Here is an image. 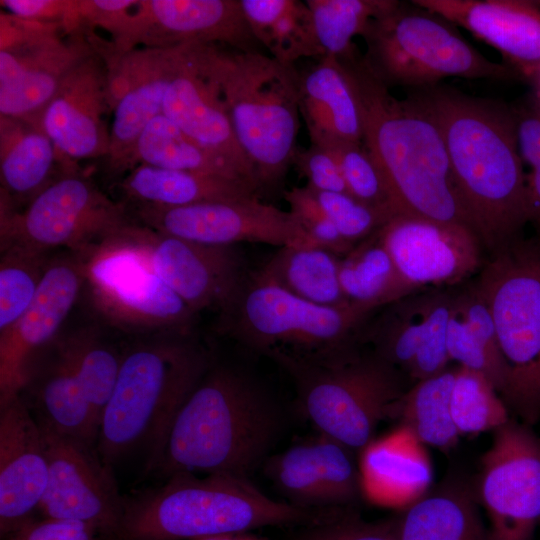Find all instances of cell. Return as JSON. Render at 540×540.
Wrapping results in <instances>:
<instances>
[{
    "instance_id": "obj_1",
    "label": "cell",
    "mask_w": 540,
    "mask_h": 540,
    "mask_svg": "<svg viewBox=\"0 0 540 540\" xmlns=\"http://www.w3.org/2000/svg\"><path fill=\"white\" fill-rule=\"evenodd\" d=\"M410 95L441 129L460 200L482 246L493 254L522 238L528 196L511 105L439 85Z\"/></svg>"
},
{
    "instance_id": "obj_2",
    "label": "cell",
    "mask_w": 540,
    "mask_h": 540,
    "mask_svg": "<svg viewBox=\"0 0 540 540\" xmlns=\"http://www.w3.org/2000/svg\"><path fill=\"white\" fill-rule=\"evenodd\" d=\"M283 407L245 369L211 362L178 411L150 471L248 478L285 430Z\"/></svg>"
},
{
    "instance_id": "obj_3",
    "label": "cell",
    "mask_w": 540,
    "mask_h": 540,
    "mask_svg": "<svg viewBox=\"0 0 540 540\" xmlns=\"http://www.w3.org/2000/svg\"><path fill=\"white\" fill-rule=\"evenodd\" d=\"M339 61L359 104L362 143L385 179L396 214L472 229L433 115L412 95L396 98L371 73L363 54Z\"/></svg>"
},
{
    "instance_id": "obj_4",
    "label": "cell",
    "mask_w": 540,
    "mask_h": 540,
    "mask_svg": "<svg viewBox=\"0 0 540 540\" xmlns=\"http://www.w3.org/2000/svg\"><path fill=\"white\" fill-rule=\"evenodd\" d=\"M166 479L124 496L120 521L104 540H196L269 526H306L335 511L276 501L248 478L231 474L180 472Z\"/></svg>"
},
{
    "instance_id": "obj_5",
    "label": "cell",
    "mask_w": 540,
    "mask_h": 540,
    "mask_svg": "<svg viewBox=\"0 0 540 540\" xmlns=\"http://www.w3.org/2000/svg\"><path fill=\"white\" fill-rule=\"evenodd\" d=\"M213 361L191 334H158L123 352L119 375L102 413L96 447L114 463L146 453L150 471L184 402Z\"/></svg>"
},
{
    "instance_id": "obj_6",
    "label": "cell",
    "mask_w": 540,
    "mask_h": 540,
    "mask_svg": "<svg viewBox=\"0 0 540 540\" xmlns=\"http://www.w3.org/2000/svg\"><path fill=\"white\" fill-rule=\"evenodd\" d=\"M189 47L200 70L219 88L259 194L275 188L297 149L299 71L261 51L205 43Z\"/></svg>"
},
{
    "instance_id": "obj_7",
    "label": "cell",
    "mask_w": 540,
    "mask_h": 540,
    "mask_svg": "<svg viewBox=\"0 0 540 540\" xmlns=\"http://www.w3.org/2000/svg\"><path fill=\"white\" fill-rule=\"evenodd\" d=\"M376 311L301 299L257 271H248L220 312V330L246 349L283 366L326 363L354 352Z\"/></svg>"
},
{
    "instance_id": "obj_8",
    "label": "cell",
    "mask_w": 540,
    "mask_h": 540,
    "mask_svg": "<svg viewBox=\"0 0 540 540\" xmlns=\"http://www.w3.org/2000/svg\"><path fill=\"white\" fill-rule=\"evenodd\" d=\"M362 38L366 43L365 64L388 88L419 90L450 77H521L511 66L484 57L454 23L413 1H399L392 10L373 19Z\"/></svg>"
},
{
    "instance_id": "obj_9",
    "label": "cell",
    "mask_w": 540,
    "mask_h": 540,
    "mask_svg": "<svg viewBox=\"0 0 540 540\" xmlns=\"http://www.w3.org/2000/svg\"><path fill=\"white\" fill-rule=\"evenodd\" d=\"M496 330L505 370L501 395L522 419L540 416V239L490 254L474 283Z\"/></svg>"
},
{
    "instance_id": "obj_10",
    "label": "cell",
    "mask_w": 540,
    "mask_h": 540,
    "mask_svg": "<svg viewBox=\"0 0 540 540\" xmlns=\"http://www.w3.org/2000/svg\"><path fill=\"white\" fill-rule=\"evenodd\" d=\"M364 346L326 363L281 366L293 380L299 407L318 432L355 452L373 441L378 424L394 416L405 393L401 373Z\"/></svg>"
},
{
    "instance_id": "obj_11",
    "label": "cell",
    "mask_w": 540,
    "mask_h": 540,
    "mask_svg": "<svg viewBox=\"0 0 540 540\" xmlns=\"http://www.w3.org/2000/svg\"><path fill=\"white\" fill-rule=\"evenodd\" d=\"M134 224L80 254L93 306L124 331L191 334L196 313L156 274Z\"/></svg>"
},
{
    "instance_id": "obj_12",
    "label": "cell",
    "mask_w": 540,
    "mask_h": 540,
    "mask_svg": "<svg viewBox=\"0 0 540 540\" xmlns=\"http://www.w3.org/2000/svg\"><path fill=\"white\" fill-rule=\"evenodd\" d=\"M0 219L1 248L19 243L45 252L66 248L81 255L132 222L123 204L71 169L47 185L21 212L1 202Z\"/></svg>"
},
{
    "instance_id": "obj_13",
    "label": "cell",
    "mask_w": 540,
    "mask_h": 540,
    "mask_svg": "<svg viewBox=\"0 0 540 540\" xmlns=\"http://www.w3.org/2000/svg\"><path fill=\"white\" fill-rule=\"evenodd\" d=\"M96 51L85 31L0 14V115L39 122L66 75Z\"/></svg>"
},
{
    "instance_id": "obj_14",
    "label": "cell",
    "mask_w": 540,
    "mask_h": 540,
    "mask_svg": "<svg viewBox=\"0 0 540 540\" xmlns=\"http://www.w3.org/2000/svg\"><path fill=\"white\" fill-rule=\"evenodd\" d=\"M110 52L122 53L142 44L172 48L185 44H220L242 51H260L240 0H143L110 28Z\"/></svg>"
},
{
    "instance_id": "obj_15",
    "label": "cell",
    "mask_w": 540,
    "mask_h": 540,
    "mask_svg": "<svg viewBox=\"0 0 540 540\" xmlns=\"http://www.w3.org/2000/svg\"><path fill=\"white\" fill-rule=\"evenodd\" d=\"M37 419V418H36ZM48 463V481L38 510L43 517L78 521L101 540L116 529L123 510L112 467L96 445L60 434L37 419Z\"/></svg>"
},
{
    "instance_id": "obj_16",
    "label": "cell",
    "mask_w": 540,
    "mask_h": 540,
    "mask_svg": "<svg viewBox=\"0 0 540 540\" xmlns=\"http://www.w3.org/2000/svg\"><path fill=\"white\" fill-rule=\"evenodd\" d=\"M481 467L490 540H534L540 525V439L510 419L494 431Z\"/></svg>"
},
{
    "instance_id": "obj_17",
    "label": "cell",
    "mask_w": 540,
    "mask_h": 540,
    "mask_svg": "<svg viewBox=\"0 0 540 540\" xmlns=\"http://www.w3.org/2000/svg\"><path fill=\"white\" fill-rule=\"evenodd\" d=\"M135 212L140 223L154 231L202 244L305 246L295 216L261 202L258 196L182 207L137 204Z\"/></svg>"
},
{
    "instance_id": "obj_18",
    "label": "cell",
    "mask_w": 540,
    "mask_h": 540,
    "mask_svg": "<svg viewBox=\"0 0 540 540\" xmlns=\"http://www.w3.org/2000/svg\"><path fill=\"white\" fill-rule=\"evenodd\" d=\"M452 295L415 292L380 308L366 322L363 345L414 383L448 368L447 327Z\"/></svg>"
},
{
    "instance_id": "obj_19",
    "label": "cell",
    "mask_w": 540,
    "mask_h": 540,
    "mask_svg": "<svg viewBox=\"0 0 540 540\" xmlns=\"http://www.w3.org/2000/svg\"><path fill=\"white\" fill-rule=\"evenodd\" d=\"M378 234L401 276L417 291L457 285L483 265L482 243L463 225L402 214Z\"/></svg>"
},
{
    "instance_id": "obj_20",
    "label": "cell",
    "mask_w": 540,
    "mask_h": 540,
    "mask_svg": "<svg viewBox=\"0 0 540 540\" xmlns=\"http://www.w3.org/2000/svg\"><path fill=\"white\" fill-rule=\"evenodd\" d=\"M107 64L112 122L107 158L114 170H125L144 128L163 113L179 46L134 48L116 53L98 48Z\"/></svg>"
},
{
    "instance_id": "obj_21",
    "label": "cell",
    "mask_w": 540,
    "mask_h": 540,
    "mask_svg": "<svg viewBox=\"0 0 540 540\" xmlns=\"http://www.w3.org/2000/svg\"><path fill=\"white\" fill-rule=\"evenodd\" d=\"M85 284L84 262L70 252L50 259L30 306L0 334V406L25 389L32 357L54 341Z\"/></svg>"
},
{
    "instance_id": "obj_22",
    "label": "cell",
    "mask_w": 540,
    "mask_h": 540,
    "mask_svg": "<svg viewBox=\"0 0 540 540\" xmlns=\"http://www.w3.org/2000/svg\"><path fill=\"white\" fill-rule=\"evenodd\" d=\"M156 274L196 314L219 313L231 302L248 271L234 245L202 244L134 224Z\"/></svg>"
},
{
    "instance_id": "obj_23",
    "label": "cell",
    "mask_w": 540,
    "mask_h": 540,
    "mask_svg": "<svg viewBox=\"0 0 540 540\" xmlns=\"http://www.w3.org/2000/svg\"><path fill=\"white\" fill-rule=\"evenodd\" d=\"M355 451L319 433L271 455L264 472L287 503L309 510L340 509L362 494Z\"/></svg>"
},
{
    "instance_id": "obj_24",
    "label": "cell",
    "mask_w": 540,
    "mask_h": 540,
    "mask_svg": "<svg viewBox=\"0 0 540 540\" xmlns=\"http://www.w3.org/2000/svg\"><path fill=\"white\" fill-rule=\"evenodd\" d=\"M108 111L107 64L96 49L66 75L38 121L64 158H96L108 154Z\"/></svg>"
},
{
    "instance_id": "obj_25",
    "label": "cell",
    "mask_w": 540,
    "mask_h": 540,
    "mask_svg": "<svg viewBox=\"0 0 540 540\" xmlns=\"http://www.w3.org/2000/svg\"><path fill=\"white\" fill-rule=\"evenodd\" d=\"M163 114L199 145L229 162L259 193L253 168L235 137L219 88L200 70L189 44L179 46Z\"/></svg>"
},
{
    "instance_id": "obj_26",
    "label": "cell",
    "mask_w": 540,
    "mask_h": 540,
    "mask_svg": "<svg viewBox=\"0 0 540 540\" xmlns=\"http://www.w3.org/2000/svg\"><path fill=\"white\" fill-rule=\"evenodd\" d=\"M48 481L41 429L17 396L0 406L1 537L33 517Z\"/></svg>"
},
{
    "instance_id": "obj_27",
    "label": "cell",
    "mask_w": 540,
    "mask_h": 540,
    "mask_svg": "<svg viewBox=\"0 0 540 540\" xmlns=\"http://www.w3.org/2000/svg\"><path fill=\"white\" fill-rule=\"evenodd\" d=\"M497 49L521 76L540 73V9L518 0H412Z\"/></svg>"
},
{
    "instance_id": "obj_28",
    "label": "cell",
    "mask_w": 540,
    "mask_h": 540,
    "mask_svg": "<svg viewBox=\"0 0 540 540\" xmlns=\"http://www.w3.org/2000/svg\"><path fill=\"white\" fill-rule=\"evenodd\" d=\"M423 445L404 426L373 440L359 463L362 494L375 504L403 509L425 496L432 467Z\"/></svg>"
},
{
    "instance_id": "obj_29",
    "label": "cell",
    "mask_w": 540,
    "mask_h": 540,
    "mask_svg": "<svg viewBox=\"0 0 540 540\" xmlns=\"http://www.w3.org/2000/svg\"><path fill=\"white\" fill-rule=\"evenodd\" d=\"M299 111L310 144L327 147L339 141L362 143L359 104L337 58L320 57L315 65L300 73Z\"/></svg>"
},
{
    "instance_id": "obj_30",
    "label": "cell",
    "mask_w": 540,
    "mask_h": 540,
    "mask_svg": "<svg viewBox=\"0 0 540 540\" xmlns=\"http://www.w3.org/2000/svg\"><path fill=\"white\" fill-rule=\"evenodd\" d=\"M69 163L40 123L0 115L1 197L30 201L58 176L57 164Z\"/></svg>"
},
{
    "instance_id": "obj_31",
    "label": "cell",
    "mask_w": 540,
    "mask_h": 540,
    "mask_svg": "<svg viewBox=\"0 0 540 540\" xmlns=\"http://www.w3.org/2000/svg\"><path fill=\"white\" fill-rule=\"evenodd\" d=\"M122 190L137 204L182 207L258 196L251 184L222 175L139 164L125 176Z\"/></svg>"
},
{
    "instance_id": "obj_32",
    "label": "cell",
    "mask_w": 540,
    "mask_h": 540,
    "mask_svg": "<svg viewBox=\"0 0 540 540\" xmlns=\"http://www.w3.org/2000/svg\"><path fill=\"white\" fill-rule=\"evenodd\" d=\"M34 389L39 421L54 431L96 445L99 422L59 338Z\"/></svg>"
},
{
    "instance_id": "obj_33",
    "label": "cell",
    "mask_w": 540,
    "mask_h": 540,
    "mask_svg": "<svg viewBox=\"0 0 540 540\" xmlns=\"http://www.w3.org/2000/svg\"><path fill=\"white\" fill-rule=\"evenodd\" d=\"M450 361L484 374L500 394L505 370L490 310L475 284L452 295L447 327Z\"/></svg>"
},
{
    "instance_id": "obj_34",
    "label": "cell",
    "mask_w": 540,
    "mask_h": 540,
    "mask_svg": "<svg viewBox=\"0 0 540 540\" xmlns=\"http://www.w3.org/2000/svg\"><path fill=\"white\" fill-rule=\"evenodd\" d=\"M398 540H490L476 501L463 487H444L404 509Z\"/></svg>"
},
{
    "instance_id": "obj_35",
    "label": "cell",
    "mask_w": 540,
    "mask_h": 540,
    "mask_svg": "<svg viewBox=\"0 0 540 540\" xmlns=\"http://www.w3.org/2000/svg\"><path fill=\"white\" fill-rule=\"evenodd\" d=\"M249 28L269 56L294 65L305 57H322L311 11L300 0H240Z\"/></svg>"
},
{
    "instance_id": "obj_36",
    "label": "cell",
    "mask_w": 540,
    "mask_h": 540,
    "mask_svg": "<svg viewBox=\"0 0 540 540\" xmlns=\"http://www.w3.org/2000/svg\"><path fill=\"white\" fill-rule=\"evenodd\" d=\"M339 280L347 302L370 311L418 292L397 270L378 230L340 258Z\"/></svg>"
},
{
    "instance_id": "obj_37",
    "label": "cell",
    "mask_w": 540,
    "mask_h": 540,
    "mask_svg": "<svg viewBox=\"0 0 540 540\" xmlns=\"http://www.w3.org/2000/svg\"><path fill=\"white\" fill-rule=\"evenodd\" d=\"M339 256L309 246H284L258 270L283 289L308 302L342 307L347 302L339 280Z\"/></svg>"
},
{
    "instance_id": "obj_38",
    "label": "cell",
    "mask_w": 540,
    "mask_h": 540,
    "mask_svg": "<svg viewBox=\"0 0 540 540\" xmlns=\"http://www.w3.org/2000/svg\"><path fill=\"white\" fill-rule=\"evenodd\" d=\"M139 164L222 175L251 184L229 162L199 145L163 113L144 128L134 144L127 168Z\"/></svg>"
},
{
    "instance_id": "obj_39",
    "label": "cell",
    "mask_w": 540,
    "mask_h": 540,
    "mask_svg": "<svg viewBox=\"0 0 540 540\" xmlns=\"http://www.w3.org/2000/svg\"><path fill=\"white\" fill-rule=\"evenodd\" d=\"M456 368L418 381L405 391L394 416L420 442L442 450L454 447L460 436L451 413Z\"/></svg>"
},
{
    "instance_id": "obj_40",
    "label": "cell",
    "mask_w": 540,
    "mask_h": 540,
    "mask_svg": "<svg viewBox=\"0 0 540 540\" xmlns=\"http://www.w3.org/2000/svg\"><path fill=\"white\" fill-rule=\"evenodd\" d=\"M397 0H306L323 56L339 60L359 54L353 38L363 36L370 22L392 10Z\"/></svg>"
},
{
    "instance_id": "obj_41",
    "label": "cell",
    "mask_w": 540,
    "mask_h": 540,
    "mask_svg": "<svg viewBox=\"0 0 540 540\" xmlns=\"http://www.w3.org/2000/svg\"><path fill=\"white\" fill-rule=\"evenodd\" d=\"M60 341L100 424L119 375L123 353L109 344L96 327L78 329Z\"/></svg>"
},
{
    "instance_id": "obj_42",
    "label": "cell",
    "mask_w": 540,
    "mask_h": 540,
    "mask_svg": "<svg viewBox=\"0 0 540 540\" xmlns=\"http://www.w3.org/2000/svg\"><path fill=\"white\" fill-rule=\"evenodd\" d=\"M47 253L19 243L1 248L0 334L16 323L35 298L50 261Z\"/></svg>"
},
{
    "instance_id": "obj_43",
    "label": "cell",
    "mask_w": 540,
    "mask_h": 540,
    "mask_svg": "<svg viewBox=\"0 0 540 540\" xmlns=\"http://www.w3.org/2000/svg\"><path fill=\"white\" fill-rule=\"evenodd\" d=\"M450 405L460 435L495 431L510 420L493 383L481 372L465 367L456 368Z\"/></svg>"
},
{
    "instance_id": "obj_44",
    "label": "cell",
    "mask_w": 540,
    "mask_h": 540,
    "mask_svg": "<svg viewBox=\"0 0 540 540\" xmlns=\"http://www.w3.org/2000/svg\"><path fill=\"white\" fill-rule=\"evenodd\" d=\"M326 148L337 159L349 195L391 217L397 215L385 179L363 143L339 141Z\"/></svg>"
},
{
    "instance_id": "obj_45",
    "label": "cell",
    "mask_w": 540,
    "mask_h": 540,
    "mask_svg": "<svg viewBox=\"0 0 540 540\" xmlns=\"http://www.w3.org/2000/svg\"><path fill=\"white\" fill-rule=\"evenodd\" d=\"M525 173L529 224L540 239V96L533 90L511 105Z\"/></svg>"
},
{
    "instance_id": "obj_46",
    "label": "cell",
    "mask_w": 540,
    "mask_h": 540,
    "mask_svg": "<svg viewBox=\"0 0 540 540\" xmlns=\"http://www.w3.org/2000/svg\"><path fill=\"white\" fill-rule=\"evenodd\" d=\"M310 190L323 213L352 246L373 235L392 218L347 193Z\"/></svg>"
},
{
    "instance_id": "obj_47",
    "label": "cell",
    "mask_w": 540,
    "mask_h": 540,
    "mask_svg": "<svg viewBox=\"0 0 540 540\" xmlns=\"http://www.w3.org/2000/svg\"><path fill=\"white\" fill-rule=\"evenodd\" d=\"M284 199L305 234V246L321 248L339 257L352 250L354 246L340 235L323 213L310 188L292 187L284 192Z\"/></svg>"
},
{
    "instance_id": "obj_48",
    "label": "cell",
    "mask_w": 540,
    "mask_h": 540,
    "mask_svg": "<svg viewBox=\"0 0 540 540\" xmlns=\"http://www.w3.org/2000/svg\"><path fill=\"white\" fill-rule=\"evenodd\" d=\"M305 527L295 540H398L393 520L366 522L340 509L327 519Z\"/></svg>"
},
{
    "instance_id": "obj_49",
    "label": "cell",
    "mask_w": 540,
    "mask_h": 540,
    "mask_svg": "<svg viewBox=\"0 0 540 540\" xmlns=\"http://www.w3.org/2000/svg\"><path fill=\"white\" fill-rule=\"evenodd\" d=\"M292 165L306 178L310 189L348 194L337 159L329 148L314 144L306 149L297 147Z\"/></svg>"
},
{
    "instance_id": "obj_50",
    "label": "cell",
    "mask_w": 540,
    "mask_h": 540,
    "mask_svg": "<svg viewBox=\"0 0 540 540\" xmlns=\"http://www.w3.org/2000/svg\"><path fill=\"white\" fill-rule=\"evenodd\" d=\"M97 535L94 528L82 522L32 517L2 538L4 540H95Z\"/></svg>"
},
{
    "instance_id": "obj_51",
    "label": "cell",
    "mask_w": 540,
    "mask_h": 540,
    "mask_svg": "<svg viewBox=\"0 0 540 540\" xmlns=\"http://www.w3.org/2000/svg\"><path fill=\"white\" fill-rule=\"evenodd\" d=\"M196 540H267V539L251 534L250 532H243V533H232V534H223V535L205 537V538H200Z\"/></svg>"
},
{
    "instance_id": "obj_52",
    "label": "cell",
    "mask_w": 540,
    "mask_h": 540,
    "mask_svg": "<svg viewBox=\"0 0 540 540\" xmlns=\"http://www.w3.org/2000/svg\"><path fill=\"white\" fill-rule=\"evenodd\" d=\"M532 80L535 84L534 91L540 96V73L533 77Z\"/></svg>"
}]
</instances>
